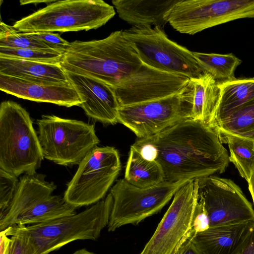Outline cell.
<instances>
[{"label": "cell", "mask_w": 254, "mask_h": 254, "mask_svg": "<svg viewBox=\"0 0 254 254\" xmlns=\"http://www.w3.org/2000/svg\"><path fill=\"white\" fill-rule=\"evenodd\" d=\"M192 53L203 72L210 74L217 83L235 79L236 69L242 62L233 54Z\"/></svg>", "instance_id": "25"}, {"label": "cell", "mask_w": 254, "mask_h": 254, "mask_svg": "<svg viewBox=\"0 0 254 254\" xmlns=\"http://www.w3.org/2000/svg\"><path fill=\"white\" fill-rule=\"evenodd\" d=\"M142 64L123 30H118L102 39L69 42L60 65L65 70L92 77L114 87Z\"/></svg>", "instance_id": "2"}, {"label": "cell", "mask_w": 254, "mask_h": 254, "mask_svg": "<svg viewBox=\"0 0 254 254\" xmlns=\"http://www.w3.org/2000/svg\"><path fill=\"white\" fill-rule=\"evenodd\" d=\"M180 0H113L120 18L132 26H159L168 23L166 15Z\"/></svg>", "instance_id": "19"}, {"label": "cell", "mask_w": 254, "mask_h": 254, "mask_svg": "<svg viewBox=\"0 0 254 254\" xmlns=\"http://www.w3.org/2000/svg\"><path fill=\"white\" fill-rule=\"evenodd\" d=\"M218 134L222 142L228 144L230 162L248 182L254 168V139L228 133Z\"/></svg>", "instance_id": "24"}, {"label": "cell", "mask_w": 254, "mask_h": 254, "mask_svg": "<svg viewBox=\"0 0 254 254\" xmlns=\"http://www.w3.org/2000/svg\"><path fill=\"white\" fill-rule=\"evenodd\" d=\"M209 227L210 222L207 213L202 204L198 200L192 219V234L203 232Z\"/></svg>", "instance_id": "32"}, {"label": "cell", "mask_w": 254, "mask_h": 254, "mask_svg": "<svg viewBox=\"0 0 254 254\" xmlns=\"http://www.w3.org/2000/svg\"><path fill=\"white\" fill-rule=\"evenodd\" d=\"M72 254H96L93 252H90L86 250V249H81L74 252Z\"/></svg>", "instance_id": "38"}, {"label": "cell", "mask_w": 254, "mask_h": 254, "mask_svg": "<svg viewBox=\"0 0 254 254\" xmlns=\"http://www.w3.org/2000/svg\"><path fill=\"white\" fill-rule=\"evenodd\" d=\"M117 149L96 146L78 165L64 198L75 208L96 203L104 197L121 170Z\"/></svg>", "instance_id": "10"}, {"label": "cell", "mask_w": 254, "mask_h": 254, "mask_svg": "<svg viewBox=\"0 0 254 254\" xmlns=\"http://www.w3.org/2000/svg\"><path fill=\"white\" fill-rule=\"evenodd\" d=\"M44 159L38 134L28 112L19 104L0 105V169L18 177L33 175Z\"/></svg>", "instance_id": "3"}, {"label": "cell", "mask_w": 254, "mask_h": 254, "mask_svg": "<svg viewBox=\"0 0 254 254\" xmlns=\"http://www.w3.org/2000/svg\"><path fill=\"white\" fill-rule=\"evenodd\" d=\"M198 200L203 205L210 227L254 221V209L232 180L216 175L196 179Z\"/></svg>", "instance_id": "14"}, {"label": "cell", "mask_w": 254, "mask_h": 254, "mask_svg": "<svg viewBox=\"0 0 254 254\" xmlns=\"http://www.w3.org/2000/svg\"><path fill=\"white\" fill-rule=\"evenodd\" d=\"M254 221L210 227L190 238L201 254H239Z\"/></svg>", "instance_id": "18"}, {"label": "cell", "mask_w": 254, "mask_h": 254, "mask_svg": "<svg viewBox=\"0 0 254 254\" xmlns=\"http://www.w3.org/2000/svg\"><path fill=\"white\" fill-rule=\"evenodd\" d=\"M193 87L191 118L212 127L217 106V82L209 73L190 79Z\"/></svg>", "instance_id": "22"}, {"label": "cell", "mask_w": 254, "mask_h": 254, "mask_svg": "<svg viewBox=\"0 0 254 254\" xmlns=\"http://www.w3.org/2000/svg\"><path fill=\"white\" fill-rule=\"evenodd\" d=\"M198 201L197 180H190L173 201L140 254H176L192 234V219Z\"/></svg>", "instance_id": "13"}, {"label": "cell", "mask_w": 254, "mask_h": 254, "mask_svg": "<svg viewBox=\"0 0 254 254\" xmlns=\"http://www.w3.org/2000/svg\"><path fill=\"white\" fill-rule=\"evenodd\" d=\"M0 89L19 98L66 107L80 106L82 102L71 84L36 82L0 74Z\"/></svg>", "instance_id": "17"}, {"label": "cell", "mask_w": 254, "mask_h": 254, "mask_svg": "<svg viewBox=\"0 0 254 254\" xmlns=\"http://www.w3.org/2000/svg\"><path fill=\"white\" fill-rule=\"evenodd\" d=\"M245 18H254V0H180L166 15L174 29L189 35Z\"/></svg>", "instance_id": "12"}, {"label": "cell", "mask_w": 254, "mask_h": 254, "mask_svg": "<svg viewBox=\"0 0 254 254\" xmlns=\"http://www.w3.org/2000/svg\"><path fill=\"white\" fill-rule=\"evenodd\" d=\"M0 74L36 82L71 84L59 64L0 57Z\"/></svg>", "instance_id": "20"}, {"label": "cell", "mask_w": 254, "mask_h": 254, "mask_svg": "<svg viewBox=\"0 0 254 254\" xmlns=\"http://www.w3.org/2000/svg\"><path fill=\"white\" fill-rule=\"evenodd\" d=\"M18 183L17 177L0 169V219L7 213Z\"/></svg>", "instance_id": "30"}, {"label": "cell", "mask_w": 254, "mask_h": 254, "mask_svg": "<svg viewBox=\"0 0 254 254\" xmlns=\"http://www.w3.org/2000/svg\"><path fill=\"white\" fill-rule=\"evenodd\" d=\"M0 47L57 51L46 43L28 37L23 32L18 31L13 26L2 21L0 23Z\"/></svg>", "instance_id": "27"}, {"label": "cell", "mask_w": 254, "mask_h": 254, "mask_svg": "<svg viewBox=\"0 0 254 254\" xmlns=\"http://www.w3.org/2000/svg\"><path fill=\"white\" fill-rule=\"evenodd\" d=\"M135 143L143 157L160 164L164 181L171 183L221 174L230 162L215 130L191 119Z\"/></svg>", "instance_id": "1"}, {"label": "cell", "mask_w": 254, "mask_h": 254, "mask_svg": "<svg viewBox=\"0 0 254 254\" xmlns=\"http://www.w3.org/2000/svg\"><path fill=\"white\" fill-rule=\"evenodd\" d=\"M124 179L135 187L146 188L163 182L164 174L161 166L156 161L146 159L131 145Z\"/></svg>", "instance_id": "23"}, {"label": "cell", "mask_w": 254, "mask_h": 254, "mask_svg": "<svg viewBox=\"0 0 254 254\" xmlns=\"http://www.w3.org/2000/svg\"><path fill=\"white\" fill-rule=\"evenodd\" d=\"M190 78L159 70L142 63L133 74L113 87L120 107L150 102L179 93Z\"/></svg>", "instance_id": "15"}, {"label": "cell", "mask_w": 254, "mask_h": 254, "mask_svg": "<svg viewBox=\"0 0 254 254\" xmlns=\"http://www.w3.org/2000/svg\"><path fill=\"white\" fill-rule=\"evenodd\" d=\"M239 254H254V226L246 237Z\"/></svg>", "instance_id": "33"}, {"label": "cell", "mask_w": 254, "mask_h": 254, "mask_svg": "<svg viewBox=\"0 0 254 254\" xmlns=\"http://www.w3.org/2000/svg\"><path fill=\"white\" fill-rule=\"evenodd\" d=\"M113 203L110 193L79 213L27 226L37 254H49L76 240H97L108 225Z\"/></svg>", "instance_id": "5"}, {"label": "cell", "mask_w": 254, "mask_h": 254, "mask_svg": "<svg viewBox=\"0 0 254 254\" xmlns=\"http://www.w3.org/2000/svg\"><path fill=\"white\" fill-rule=\"evenodd\" d=\"M24 33L28 37L37 39L46 43L54 50L63 54L64 53L69 44V42L62 38L58 33L53 32Z\"/></svg>", "instance_id": "31"}, {"label": "cell", "mask_w": 254, "mask_h": 254, "mask_svg": "<svg viewBox=\"0 0 254 254\" xmlns=\"http://www.w3.org/2000/svg\"><path fill=\"white\" fill-rule=\"evenodd\" d=\"M218 97L212 127L254 97V77L237 78L217 83Z\"/></svg>", "instance_id": "21"}, {"label": "cell", "mask_w": 254, "mask_h": 254, "mask_svg": "<svg viewBox=\"0 0 254 254\" xmlns=\"http://www.w3.org/2000/svg\"><path fill=\"white\" fill-rule=\"evenodd\" d=\"M249 191L251 194L254 205V168L248 182Z\"/></svg>", "instance_id": "36"}, {"label": "cell", "mask_w": 254, "mask_h": 254, "mask_svg": "<svg viewBox=\"0 0 254 254\" xmlns=\"http://www.w3.org/2000/svg\"><path fill=\"white\" fill-rule=\"evenodd\" d=\"M36 124L44 158L58 165H79L100 142L93 124L55 115H43Z\"/></svg>", "instance_id": "6"}, {"label": "cell", "mask_w": 254, "mask_h": 254, "mask_svg": "<svg viewBox=\"0 0 254 254\" xmlns=\"http://www.w3.org/2000/svg\"><path fill=\"white\" fill-rule=\"evenodd\" d=\"M115 13L114 7L102 0H56L13 26L24 33L88 31L105 25Z\"/></svg>", "instance_id": "4"}, {"label": "cell", "mask_w": 254, "mask_h": 254, "mask_svg": "<svg viewBox=\"0 0 254 254\" xmlns=\"http://www.w3.org/2000/svg\"><path fill=\"white\" fill-rule=\"evenodd\" d=\"M56 188L43 174L23 175L4 220L12 226L32 225L76 214V208L64 197L53 195Z\"/></svg>", "instance_id": "8"}, {"label": "cell", "mask_w": 254, "mask_h": 254, "mask_svg": "<svg viewBox=\"0 0 254 254\" xmlns=\"http://www.w3.org/2000/svg\"><path fill=\"white\" fill-rule=\"evenodd\" d=\"M5 230L7 235L11 236L10 254H37L34 242L25 225H14Z\"/></svg>", "instance_id": "29"}, {"label": "cell", "mask_w": 254, "mask_h": 254, "mask_svg": "<svg viewBox=\"0 0 254 254\" xmlns=\"http://www.w3.org/2000/svg\"><path fill=\"white\" fill-rule=\"evenodd\" d=\"M123 33L144 64L190 79L204 73L192 52L170 40L163 27L132 26Z\"/></svg>", "instance_id": "7"}, {"label": "cell", "mask_w": 254, "mask_h": 254, "mask_svg": "<svg viewBox=\"0 0 254 254\" xmlns=\"http://www.w3.org/2000/svg\"><path fill=\"white\" fill-rule=\"evenodd\" d=\"M193 87L191 81L181 92L166 98L120 107L118 123L138 139L153 136L181 122L191 119Z\"/></svg>", "instance_id": "9"}, {"label": "cell", "mask_w": 254, "mask_h": 254, "mask_svg": "<svg viewBox=\"0 0 254 254\" xmlns=\"http://www.w3.org/2000/svg\"><path fill=\"white\" fill-rule=\"evenodd\" d=\"M65 71L87 116L104 125L118 123L120 105L113 87L92 77Z\"/></svg>", "instance_id": "16"}, {"label": "cell", "mask_w": 254, "mask_h": 254, "mask_svg": "<svg viewBox=\"0 0 254 254\" xmlns=\"http://www.w3.org/2000/svg\"><path fill=\"white\" fill-rule=\"evenodd\" d=\"M0 57L60 64L63 54L55 51L0 47Z\"/></svg>", "instance_id": "28"}, {"label": "cell", "mask_w": 254, "mask_h": 254, "mask_svg": "<svg viewBox=\"0 0 254 254\" xmlns=\"http://www.w3.org/2000/svg\"><path fill=\"white\" fill-rule=\"evenodd\" d=\"M212 128L217 134H231L254 139V97Z\"/></svg>", "instance_id": "26"}, {"label": "cell", "mask_w": 254, "mask_h": 254, "mask_svg": "<svg viewBox=\"0 0 254 254\" xmlns=\"http://www.w3.org/2000/svg\"><path fill=\"white\" fill-rule=\"evenodd\" d=\"M176 254H201L190 238L180 248Z\"/></svg>", "instance_id": "35"}, {"label": "cell", "mask_w": 254, "mask_h": 254, "mask_svg": "<svg viewBox=\"0 0 254 254\" xmlns=\"http://www.w3.org/2000/svg\"><path fill=\"white\" fill-rule=\"evenodd\" d=\"M188 182V181H187ZM187 182H167L140 188L126 180H118L110 190L113 199L108 225L109 232L128 224L137 225L161 211Z\"/></svg>", "instance_id": "11"}, {"label": "cell", "mask_w": 254, "mask_h": 254, "mask_svg": "<svg viewBox=\"0 0 254 254\" xmlns=\"http://www.w3.org/2000/svg\"><path fill=\"white\" fill-rule=\"evenodd\" d=\"M10 238L8 237L6 230L0 232V254H10Z\"/></svg>", "instance_id": "34"}, {"label": "cell", "mask_w": 254, "mask_h": 254, "mask_svg": "<svg viewBox=\"0 0 254 254\" xmlns=\"http://www.w3.org/2000/svg\"><path fill=\"white\" fill-rule=\"evenodd\" d=\"M56 0H20V3L21 5H24V4H37L39 3H46L48 4L53 3Z\"/></svg>", "instance_id": "37"}]
</instances>
